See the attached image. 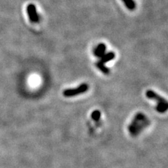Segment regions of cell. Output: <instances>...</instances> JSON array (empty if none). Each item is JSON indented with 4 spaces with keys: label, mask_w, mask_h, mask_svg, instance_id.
I'll return each mask as SVG.
<instances>
[{
    "label": "cell",
    "mask_w": 168,
    "mask_h": 168,
    "mask_svg": "<svg viewBox=\"0 0 168 168\" xmlns=\"http://www.w3.org/2000/svg\"><path fill=\"white\" fill-rule=\"evenodd\" d=\"M88 88V85L87 83H81L79 86L74 88L66 89L63 92V95L66 97H75V96L81 95V94L87 92Z\"/></svg>",
    "instance_id": "cell-2"
},
{
    "label": "cell",
    "mask_w": 168,
    "mask_h": 168,
    "mask_svg": "<svg viewBox=\"0 0 168 168\" xmlns=\"http://www.w3.org/2000/svg\"><path fill=\"white\" fill-rule=\"evenodd\" d=\"M115 57H116L115 53L108 52L106 53H104L101 58H100V60L99 61H100V62L102 63H104V64H105V63L109 62V61L112 60H114V59L115 58Z\"/></svg>",
    "instance_id": "cell-6"
},
{
    "label": "cell",
    "mask_w": 168,
    "mask_h": 168,
    "mask_svg": "<svg viewBox=\"0 0 168 168\" xmlns=\"http://www.w3.org/2000/svg\"><path fill=\"white\" fill-rule=\"evenodd\" d=\"M146 96L149 100H155V102H158V104L167 101V100H165L164 97H161L159 94L156 93L155 91H152V90H148V91L146 92Z\"/></svg>",
    "instance_id": "cell-4"
},
{
    "label": "cell",
    "mask_w": 168,
    "mask_h": 168,
    "mask_svg": "<svg viewBox=\"0 0 168 168\" xmlns=\"http://www.w3.org/2000/svg\"><path fill=\"white\" fill-rule=\"evenodd\" d=\"M27 11H28V14L29 16L30 20L33 22H39V16L36 12V7L32 4H30L27 7Z\"/></svg>",
    "instance_id": "cell-3"
},
{
    "label": "cell",
    "mask_w": 168,
    "mask_h": 168,
    "mask_svg": "<svg viewBox=\"0 0 168 168\" xmlns=\"http://www.w3.org/2000/svg\"><path fill=\"white\" fill-rule=\"evenodd\" d=\"M149 125V120L143 114H138L134 118L128 130L132 135H137Z\"/></svg>",
    "instance_id": "cell-1"
},
{
    "label": "cell",
    "mask_w": 168,
    "mask_h": 168,
    "mask_svg": "<svg viewBox=\"0 0 168 168\" xmlns=\"http://www.w3.org/2000/svg\"><path fill=\"white\" fill-rule=\"evenodd\" d=\"M106 46L104 43H100L93 49V54L95 57L100 58L104 53H106Z\"/></svg>",
    "instance_id": "cell-5"
},
{
    "label": "cell",
    "mask_w": 168,
    "mask_h": 168,
    "mask_svg": "<svg viewBox=\"0 0 168 168\" xmlns=\"http://www.w3.org/2000/svg\"><path fill=\"white\" fill-rule=\"evenodd\" d=\"M100 116H101V113L99 110H95L91 114V117L95 121H98L100 119Z\"/></svg>",
    "instance_id": "cell-10"
},
{
    "label": "cell",
    "mask_w": 168,
    "mask_h": 168,
    "mask_svg": "<svg viewBox=\"0 0 168 168\" xmlns=\"http://www.w3.org/2000/svg\"><path fill=\"white\" fill-rule=\"evenodd\" d=\"M155 110L160 114H164L168 111V101L165 102H162L157 104Z\"/></svg>",
    "instance_id": "cell-7"
},
{
    "label": "cell",
    "mask_w": 168,
    "mask_h": 168,
    "mask_svg": "<svg viewBox=\"0 0 168 168\" xmlns=\"http://www.w3.org/2000/svg\"><path fill=\"white\" fill-rule=\"evenodd\" d=\"M95 66L98 69H99L100 71H101L102 73L104 74H106V75L109 74L110 69H109L108 67L104 64V63L101 62L100 61H98V62L95 63Z\"/></svg>",
    "instance_id": "cell-8"
},
{
    "label": "cell",
    "mask_w": 168,
    "mask_h": 168,
    "mask_svg": "<svg viewBox=\"0 0 168 168\" xmlns=\"http://www.w3.org/2000/svg\"><path fill=\"white\" fill-rule=\"evenodd\" d=\"M122 1L125 4L127 9L130 11H133L136 9V3L134 0H122Z\"/></svg>",
    "instance_id": "cell-9"
}]
</instances>
